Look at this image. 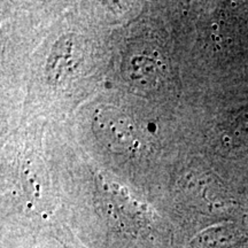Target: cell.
I'll return each mask as SVG.
<instances>
[{"mask_svg":"<svg viewBox=\"0 0 248 248\" xmlns=\"http://www.w3.org/2000/svg\"><path fill=\"white\" fill-rule=\"evenodd\" d=\"M82 46L75 35H66L55 43L48 57L46 75L52 84L66 79L76 69L80 60Z\"/></svg>","mask_w":248,"mask_h":248,"instance_id":"cell-1","label":"cell"},{"mask_svg":"<svg viewBox=\"0 0 248 248\" xmlns=\"http://www.w3.org/2000/svg\"><path fill=\"white\" fill-rule=\"evenodd\" d=\"M62 244H63V246L66 248H83L82 246H79V245H76L74 241L71 240H61Z\"/></svg>","mask_w":248,"mask_h":248,"instance_id":"cell-2","label":"cell"}]
</instances>
